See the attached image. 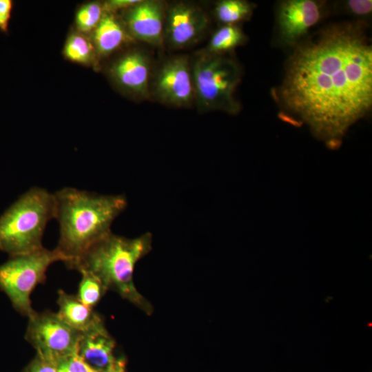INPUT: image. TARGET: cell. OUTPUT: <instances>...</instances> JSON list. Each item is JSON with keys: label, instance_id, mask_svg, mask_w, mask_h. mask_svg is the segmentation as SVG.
Wrapping results in <instances>:
<instances>
[{"label": "cell", "instance_id": "1", "mask_svg": "<svg viewBox=\"0 0 372 372\" xmlns=\"http://www.w3.org/2000/svg\"><path fill=\"white\" fill-rule=\"evenodd\" d=\"M275 96L285 116L338 146L371 108L372 47L364 25H331L296 45Z\"/></svg>", "mask_w": 372, "mask_h": 372}, {"label": "cell", "instance_id": "2", "mask_svg": "<svg viewBox=\"0 0 372 372\" xmlns=\"http://www.w3.org/2000/svg\"><path fill=\"white\" fill-rule=\"evenodd\" d=\"M54 218L59 225L56 249L68 269L94 243L111 232L113 221L126 208L123 195H101L74 187L54 193Z\"/></svg>", "mask_w": 372, "mask_h": 372}, {"label": "cell", "instance_id": "3", "mask_svg": "<svg viewBox=\"0 0 372 372\" xmlns=\"http://www.w3.org/2000/svg\"><path fill=\"white\" fill-rule=\"evenodd\" d=\"M152 247L149 233L127 238L112 232L91 246L76 261L72 269L87 271L96 277L105 289L117 292L143 311L152 307L139 293L133 281L136 262Z\"/></svg>", "mask_w": 372, "mask_h": 372}, {"label": "cell", "instance_id": "4", "mask_svg": "<svg viewBox=\"0 0 372 372\" xmlns=\"http://www.w3.org/2000/svg\"><path fill=\"white\" fill-rule=\"evenodd\" d=\"M54 214V194L39 187L23 194L0 216V251L11 257L43 247V233Z\"/></svg>", "mask_w": 372, "mask_h": 372}, {"label": "cell", "instance_id": "5", "mask_svg": "<svg viewBox=\"0 0 372 372\" xmlns=\"http://www.w3.org/2000/svg\"><path fill=\"white\" fill-rule=\"evenodd\" d=\"M195 103L200 112L221 111L236 114L240 104L236 91L241 80V70L226 54L201 50L192 58Z\"/></svg>", "mask_w": 372, "mask_h": 372}, {"label": "cell", "instance_id": "6", "mask_svg": "<svg viewBox=\"0 0 372 372\" xmlns=\"http://www.w3.org/2000/svg\"><path fill=\"white\" fill-rule=\"evenodd\" d=\"M58 261L64 262L61 254L56 248L50 250L43 247L11 256L0 265V290L7 295L17 311L27 317L34 311L30 295L39 284L45 281L48 267Z\"/></svg>", "mask_w": 372, "mask_h": 372}, {"label": "cell", "instance_id": "7", "mask_svg": "<svg viewBox=\"0 0 372 372\" xmlns=\"http://www.w3.org/2000/svg\"><path fill=\"white\" fill-rule=\"evenodd\" d=\"M28 318L25 338L37 355L56 364L77 351L81 333L67 324L57 313L34 311Z\"/></svg>", "mask_w": 372, "mask_h": 372}, {"label": "cell", "instance_id": "8", "mask_svg": "<svg viewBox=\"0 0 372 372\" xmlns=\"http://www.w3.org/2000/svg\"><path fill=\"white\" fill-rule=\"evenodd\" d=\"M151 99L174 107L187 108L195 103L192 58L178 54L164 59L152 70Z\"/></svg>", "mask_w": 372, "mask_h": 372}, {"label": "cell", "instance_id": "9", "mask_svg": "<svg viewBox=\"0 0 372 372\" xmlns=\"http://www.w3.org/2000/svg\"><path fill=\"white\" fill-rule=\"evenodd\" d=\"M210 23L207 12L198 4L176 1L167 4L164 23V45L180 50L198 43Z\"/></svg>", "mask_w": 372, "mask_h": 372}, {"label": "cell", "instance_id": "10", "mask_svg": "<svg viewBox=\"0 0 372 372\" xmlns=\"http://www.w3.org/2000/svg\"><path fill=\"white\" fill-rule=\"evenodd\" d=\"M152 70V58L147 52L134 49L114 61L109 72L112 81L123 92L138 100H150Z\"/></svg>", "mask_w": 372, "mask_h": 372}, {"label": "cell", "instance_id": "11", "mask_svg": "<svg viewBox=\"0 0 372 372\" xmlns=\"http://www.w3.org/2000/svg\"><path fill=\"white\" fill-rule=\"evenodd\" d=\"M323 6L314 0H287L279 3L276 26L280 41L296 46L322 18Z\"/></svg>", "mask_w": 372, "mask_h": 372}, {"label": "cell", "instance_id": "12", "mask_svg": "<svg viewBox=\"0 0 372 372\" xmlns=\"http://www.w3.org/2000/svg\"><path fill=\"white\" fill-rule=\"evenodd\" d=\"M166 6L160 0H140L126 9L123 24L130 36L156 48L163 47Z\"/></svg>", "mask_w": 372, "mask_h": 372}, {"label": "cell", "instance_id": "13", "mask_svg": "<svg viewBox=\"0 0 372 372\" xmlns=\"http://www.w3.org/2000/svg\"><path fill=\"white\" fill-rule=\"evenodd\" d=\"M115 341L103 323L81 334L77 353L95 372L112 369L117 360L114 355Z\"/></svg>", "mask_w": 372, "mask_h": 372}, {"label": "cell", "instance_id": "14", "mask_svg": "<svg viewBox=\"0 0 372 372\" xmlns=\"http://www.w3.org/2000/svg\"><path fill=\"white\" fill-rule=\"evenodd\" d=\"M59 316L70 327L81 333H85L103 323L102 318L83 304L76 296L58 291Z\"/></svg>", "mask_w": 372, "mask_h": 372}, {"label": "cell", "instance_id": "15", "mask_svg": "<svg viewBox=\"0 0 372 372\" xmlns=\"http://www.w3.org/2000/svg\"><path fill=\"white\" fill-rule=\"evenodd\" d=\"M132 40L123 23L118 19L114 13L104 11L93 35L96 54L99 56H108Z\"/></svg>", "mask_w": 372, "mask_h": 372}, {"label": "cell", "instance_id": "16", "mask_svg": "<svg viewBox=\"0 0 372 372\" xmlns=\"http://www.w3.org/2000/svg\"><path fill=\"white\" fill-rule=\"evenodd\" d=\"M246 41V36L238 25H223L212 34L203 50L215 54H226Z\"/></svg>", "mask_w": 372, "mask_h": 372}, {"label": "cell", "instance_id": "17", "mask_svg": "<svg viewBox=\"0 0 372 372\" xmlns=\"http://www.w3.org/2000/svg\"><path fill=\"white\" fill-rule=\"evenodd\" d=\"M254 5L244 0H222L216 3L214 15L223 25H238L249 19L253 14Z\"/></svg>", "mask_w": 372, "mask_h": 372}, {"label": "cell", "instance_id": "18", "mask_svg": "<svg viewBox=\"0 0 372 372\" xmlns=\"http://www.w3.org/2000/svg\"><path fill=\"white\" fill-rule=\"evenodd\" d=\"M63 54L71 61L85 65L94 63L97 55L94 45L80 34H73L68 37Z\"/></svg>", "mask_w": 372, "mask_h": 372}, {"label": "cell", "instance_id": "19", "mask_svg": "<svg viewBox=\"0 0 372 372\" xmlns=\"http://www.w3.org/2000/svg\"><path fill=\"white\" fill-rule=\"evenodd\" d=\"M82 276L76 296L85 306L93 309L99 302L106 289L100 280L92 273L79 271Z\"/></svg>", "mask_w": 372, "mask_h": 372}, {"label": "cell", "instance_id": "20", "mask_svg": "<svg viewBox=\"0 0 372 372\" xmlns=\"http://www.w3.org/2000/svg\"><path fill=\"white\" fill-rule=\"evenodd\" d=\"M104 13L103 5L92 2L81 7L76 15V25L79 30L89 32L94 30Z\"/></svg>", "mask_w": 372, "mask_h": 372}, {"label": "cell", "instance_id": "21", "mask_svg": "<svg viewBox=\"0 0 372 372\" xmlns=\"http://www.w3.org/2000/svg\"><path fill=\"white\" fill-rule=\"evenodd\" d=\"M58 372H95L78 355L77 351L56 364Z\"/></svg>", "mask_w": 372, "mask_h": 372}, {"label": "cell", "instance_id": "22", "mask_svg": "<svg viewBox=\"0 0 372 372\" xmlns=\"http://www.w3.org/2000/svg\"><path fill=\"white\" fill-rule=\"evenodd\" d=\"M347 11L358 17L369 15L372 11V1L371 0H349L344 3Z\"/></svg>", "mask_w": 372, "mask_h": 372}, {"label": "cell", "instance_id": "23", "mask_svg": "<svg viewBox=\"0 0 372 372\" xmlns=\"http://www.w3.org/2000/svg\"><path fill=\"white\" fill-rule=\"evenodd\" d=\"M23 372H58L54 363L37 355Z\"/></svg>", "mask_w": 372, "mask_h": 372}, {"label": "cell", "instance_id": "24", "mask_svg": "<svg viewBox=\"0 0 372 372\" xmlns=\"http://www.w3.org/2000/svg\"><path fill=\"white\" fill-rule=\"evenodd\" d=\"M13 8L11 0H0V30L7 32Z\"/></svg>", "mask_w": 372, "mask_h": 372}, {"label": "cell", "instance_id": "25", "mask_svg": "<svg viewBox=\"0 0 372 372\" xmlns=\"http://www.w3.org/2000/svg\"><path fill=\"white\" fill-rule=\"evenodd\" d=\"M140 0H110L103 4L105 12L114 13L119 10H126L138 3Z\"/></svg>", "mask_w": 372, "mask_h": 372}, {"label": "cell", "instance_id": "26", "mask_svg": "<svg viewBox=\"0 0 372 372\" xmlns=\"http://www.w3.org/2000/svg\"><path fill=\"white\" fill-rule=\"evenodd\" d=\"M106 372H125V362L123 359H118L114 366Z\"/></svg>", "mask_w": 372, "mask_h": 372}]
</instances>
